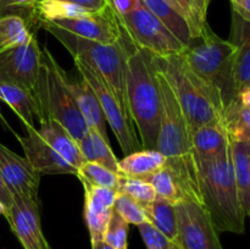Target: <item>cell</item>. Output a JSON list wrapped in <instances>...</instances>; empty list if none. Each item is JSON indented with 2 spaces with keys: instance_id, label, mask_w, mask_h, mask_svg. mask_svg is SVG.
Masks as SVG:
<instances>
[{
  "instance_id": "cell-42",
  "label": "cell",
  "mask_w": 250,
  "mask_h": 249,
  "mask_svg": "<svg viewBox=\"0 0 250 249\" xmlns=\"http://www.w3.org/2000/svg\"><path fill=\"white\" fill-rule=\"evenodd\" d=\"M238 98H239V100L242 102V104H244L246 106L250 107V89H247V90H244V92L239 93Z\"/></svg>"
},
{
  "instance_id": "cell-28",
  "label": "cell",
  "mask_w": 250,
  "mask_h": 249,
  "mask_svg": "<svg viewBox=\"0 0 250 249\" xmlns=\"http://www.w3.org/2000/svg\"><path fill=\"white\" fill-rule=\"evenodd\" d=\"M222 122L229 141L250 142V107L242 104L239 98L225 109Z\"/></svg>"
},
{
  "instance_id": "cell-16",
  "label": "cell",
  "mask_w": 250,
  "mask_h": 249,
  "mask_svg": "<svg viewBox=\"0 0 250 249\" xmlns=\"http://www.w3.org/2000/svg\"><path fill=\"white\" fill-rule=\"evenodd\" d=\"M84 189V220L90 236V243L104 241V234L114 211L117 190L97 187L81 181Z\"/></svg>"
},
{
  "instance_id": "cell-9",
  "label": "cell",
  "mask_w": 250,
  "mask_h": 249,
  "mask_svg": "<svg viewBox=\"0 0 250 249\" xmlns=\"http://www.w3.org/2000/svg\"><path fill=\"white\" fill-rule=\"evenodd\" d=\"M73 61L81 77L87 81L88 84L97 95L103 112H104L106 124L111 127L122 153L128 155V154L143 149L128 112L126 111L109 83L99 72H97L84 61L76 58H73Z\"/></svg>"
},
{
  "instance_id": "cell-44",
  "label": "cell",
  "mask_w": 250,
  "mask_h": 249,
  "mask_svg": "<svg viewBox=\"0 0 250 249\" xmlns=\"http://www.w3.org/2000/svg\"><path fill=\"white\" fill-rule=\"evenodd\" d=\"M92 249H114V248H111V247L107 246L104 241H102V242H97V243L92 244Z\"/></svg>"
},
{
  "instance_id": "cell-32",
  "label": "cell",
  "mask_w": 250,
  "mask_h": 249,
  "mask_svg": "<svg viewBox=\"0 0 250 249\" xmlns=\"http://www.w3.org/2000/svg\"><path fill=\"white\" fill-rule=\"evenodd\" d=\"M77 177L80 181H85L97 187L110 188L117 190L120 181V173L109 170L105 166L95 163L85 161L78 170Z\"/></svg>"
},
{
  "instance_id": "cell-37",
  "label": "cell",
  "mask_w": 250,
  "mask_h": 249,
  "mask_svg": "<svg viewBox=\"0 0 250 249\" xmlns=\"http://www.w3.org/2000/svg\"><path fill=\"white\" fill-rule=\"evenodd\" d=\"M109 4L120 16L134 11L142 5L141 0H109Z\"/></svg>"
},
{
  "instance_id": "cell-17",
  "label": "cell",
  "mask_w": 250,
  "mask_h": 249,
  "mask_svg": "<svg viewBox=\"0 0 250 249\" xmlns=\"http://www.w3.org/2000/svg\"><path fill=\"white\" fill-rule=\"evenodd\" d=\"M229 42L236 46L234 82L237 93L250 89V21L232 10Z\"/></svg>"
},
{
  "instance_id": "cell-29",
  "label": "cell",
  "mask_w": 250,
  "mask_h": 249,
  "mask_svg": "<svg viewBox=\"0 0 250 249\" xmlns=\"http://www.w3.org/2000/svg\"><path fill=\"white\" fill-rule=\"evenodd\" d=\"M167 2L187 22L193 39L198 38L208 24L210 0H167Z\"/></svg>"
},
{
  "instance_id": "cell-38",
  "label": "cell",
  "mask_w": 250,
  "mask_h": 249,
  "mask_svg": "<svg viewBox=\"0 0 250 249\" xmlns=\"http://www.w3.org/2000/svg\"><path fill=\"white\" fill-rule=\"evenodd\" d=\"M65 1L73 2V4L80 5V6L94 12L102 11L109 5V0H65Z\"/></svg>"
},
{
  "instance_id": "cell-21",
  "label": "cell",
  "mask_w": 250,
  "mask_h": 249,
  "mask_svg": "<svg viewBox=\"0 0 250 249\" xmlns=\"http://www.w3.org/2000/svg\"><path fill=\"white\" fill-rule=\"evenodd\" d=\"M42 138L73 167L80 170L81 166L85 163L77 142L55 120H44L41 122V128L38 129Z\"/></svg>"
},
{
  "instance_id": "cell-8",
  "label": "cell",
  "mask_w": 250,
  "mask_h": 249,
  "mask_svg": "<svg viewBox=\"0 0 250 249\" xmlns=\"http://www.w3.org/2000/svg\"><path fill=\"white\" fill-rule=\"evenodd\" d=\"M116 17L125 38L132 45L149 51L155 58L181 55L187 48L143 5L122 16L116 14Z\"/></svg>"
},
{
  "instance_id": "cell-12",
  "label": "cell",
  "mask_w": 250,
  "mask_h": 249,
  "mask_svg": "<svg viewBox=\"0 0 250 249\" xmlns=\"http://www.w3.org/2000/svg\"><path fill=\"white\" fill-rule=\"evenodd\" d=\"M14 204L5 214L11 231L23 249H53L44 237L38 202L12 195Z\"/></svg>"
},
{
  "instance_id": "cell-5",
  "label": "cell",
  "mask_w": 250,
  "mask_h": 249,
  "mask_svg": "<svg viewBox=\"0 0 250 249\" xmlns=\"http://www.w3.org/2000/svg\"><path fill=\"white\" fill-rule=\"evenodd\" d=\"M156 66L170 84L187 120L190 133L207 124H220L224 110L207 84L193 72L181 55L155 58Z\"/></svg>"
},
{
  "instance_id": "cell-26",
  "label": "cell",
  "mask_w": 250,
  "mask_h": 249,
  "mask_svg": "<svg viewBox=\"0 0 250 249\" xmlns=\"http://www.w3.org/2000/svg\"><path fill=\"white\" fill-rule=\"evenodd\" d=\"M29 10L38 22H54L59 20L76 19L94 12L65 0H37L36 4Z\"/></svg>"
},
{
  "instance_id": "cell-1",
  "label": "cell",
  "mask_w": 250,
  "mask_h": 249,
  "mask_svg": "<svg viewBox=\"0 0 250 249\" xmlns=\"http://www.w3.org/2000/svg\"><path fill=\"white\" fill-rule=\"evenodd\" d=\"M158 80L163 111L155 149L165 156V166L177 178L186 198L202 204L199 170L193 150L192 133L175 93L159 68Z\"/></svg>"
},
{
  "instance_id": "cell-45",
  "label": "cell",
  "mask_w": 250,
  "mask_h": 249,
  "mask_svg": "<svg viewBox=\"0 0 250 249\" xmlns=\"http://www.w3.org/2000/svg\"><path fill=\"white\" fill-rule=\"evenodd\" d=\"M5 214H6V207L0 202V216H1V215H4L5 216Z\"/></svg>"
},
{
  "instance_id": "cell-46",
  "label": "cell",
  "mask_w": 250,
  "mask_h": 249,
  "mask_svg": "<svg viewBox=\"0 0 250 249\" xmlns=\"http://www.w3.org/2000/svg\"><path fill=\"white\" fill-rule=\"evenodd\" d=\"M170 249H180V247H178L176 243H172V244H171V248Z\"/></svg>"
},
{
  "instance_id": "cell-24",
  "label": "cell",
  "mask_w": 250,
  "mask_h": 249,
  "mask_svg": "<svg viewBox=\"0 0 250 249\" xmlns=\"http://www.w3.org/2000/svg\"><path fill=\"white\" fill-rule=\"evenodd\" d=\"M78 146L85 161L99 164L119 173V160L110 148V142L98 131L88 128L87 134L78 142Z\"/></svg>"
},
{
  "instance_id": "cell-36",
  "label": "cell",
  "mask_w": 250,
  "mask_h": 249,
  "mask_svg": "<svg viewBox=\"0 0 250 249\" xmlns=\"http://www.w3.org/2000/svg\"><path fill=\"white\" fill-rule=\"evenodd\" d=\"M139 233L146 243V249H170L172 242L149 221L138 225Z\"/></svg>"
},
{
  "instance_id": "cell-47",
  "label": "cell",
  "mask_w": 250,
  "mask_h": 249,
  "mask_svg": "<svg viewBox=\"0 0 250 249\" xmlns=\"http://www.w3.org/2000/svg\"><path fill=\"white\" fill-rule=\"evenodd\" d=\"M127 249H128V248H127Z\"/></svg>"
},
{
  "instance_id": "cell-33",
  "label": "cell",
  "mask_w": 250,
  "mask_h": 249,
  "mask_svg": "<svg viewBox=\"0 0 250 249\" xmlns=\"http://www.w3.org/2000/svg\"><path fill=\"white\" fill-rule=\"evenodd\" d=\"M117 192L126 194L141 204L154 202L158 198L153 186L144 178L120 175Z\"/></svg>"
},
{
  "instance_id": "cell-31",
  "label": "cell",
  "mask_w": 250,
  "mask_h": 249,
  "mask_svg": "<svg viewBox=\"0 0 250 249\" xmlns=\"http://www.w3.org/2000/svg\"><path fill=\"white\" fill-rule=\"evenodd\" d=\"M144 180L148 181L155 189L156 195L160 199L166 200L173 205L180 204L181 202L186 200V195L183 194V190L178 183L177 178L173 176V173L168 170L166 166L158 170L156 172L151 173L150 176L146 177Z\"/></svg>"
},
{
  "instance_id": "cell-11",
  "label": "cell",
  "mask_w": 250,
  "mask_h": 249,
  "mask_svg": "<svg viewBox=\"0 0 250 249\" xmlns=\"http://www.w3.org/2000/svg\"><path fill=\"white\" fill-rule=\"evenodd\" d=\"M42 63L43 50L33 36L27 43L0 51V81L22 85L38 99Z\"/></svg>"
},
{
  "instance_id": "cell-23",
  "label": "cell",
  "mask_w": 250,
  "mask_h": 249,
  "mask_svg": "<svg viewBox=\"0 0 250 249\" xmlns=\"http://www.w3.org/2000/svg\"><path fill=\"white\" fill-rule=\"evenodd\" d=\"M166 159L156 149H141L119 160V173L128 177L146 178L163 168Z\"/></svg>"
},
{
  "instance_id": "cell-2",
  "label": "cell",
  "mask_w": 250,
  "mask_h": 249,
  "mask_svg": "<svg viewBox=\"0 0 250 249\" xmlns=\"http://www.w3.org/2000/svg\"><path fill=\"white\" fill-rule=\"evenodd\" d=\"M127 48V109L142 148L155 149L163 111L155 56L128 41Z\"/></svg>"
},
{
  "instance_id": "cell-40",
  "label": "cell",
  "mask_w": 250,
  "mask_h": 249,
  "mask_svg": "<svg viewBox=\"0 0 250 249\" xmlns=\"http://www.w3.org/2000/svg\"><path fill=\"white\" fill-rule=\"evenodd\" d=\"M229 1L232 4V10L250 21V0H229Z\"/></svg>"
},
{
  "instance_id": "cell-27",
  "label": "cell",
  "mask_w": 250,
  "mask_h": 249,
  "mask_svg": "<svg viewBox=\"0 0 250 249\" xmlns=\"http://www.w3.org/2000/svg\"><path fill=\"white\" fill-rule=\"evenodd\" d=\"M142 207L148 221L175 243L177 239V215L175 205L156 198L154 202L142 204Z\"/></svg>"
},
{
  "instance_id": "cell-34",
  "label": "cell",
  "mask_w": 250,
  "mask_h": 249,
  "mask_svg": "<svg viewBox=\"0 0 250 249\" xmlns=\"http://www.w3.org/2000/svg\"><path fill=\"white\" fill-rule=\"evenodd\" d=\"M114 211H116L129 225L138 226V225L148 221L141 203L119 192H117L116 199L114 203Z\"/></svg>"
},
{
  "instance_id": "cell-22",
  "label": "cell",
  "mask_w": 250,
  "mask_h": 249,
  "mask_svg": "<svg viewBox=\"0 0 250 249\" xmlns=\"http://www.w3.org/2000/svg\"><path fill=\"white\" fill-rule=\"evenodd\" d=\"M237 192L246 216H250V142L229 141Z\"/></svg>"
},
{
  "instance_id": "cell-15",
  "label": "cell",
  "mask_w": 250,
  "mask_h": 249,
  "mask_svg": "<svg viewBox=\"0 0 250 249\" xmlns=\"http://www.w3.org/2000/svg\"><path fill=\"white\" fill-rule=\"evenodd\" d=\"M0 172L12 195L38 202L41 175L34 171L26 158L17 155L0 143Z\"/></svg>"
},
{
  "instance_id": "cell-3",
  "label": "cell",
  "mask_w": 250,
  "mask_h": 249,
  "mask_svg": "<svg viewBox=\"0 0 250 249\" xmlns=\"http://www.w3.org/2000/svg\"><path fill=\"white\" fill-rule=\"evenodd\" d=\"M182 58L190 70L209 87L225 111L238 98L234 82L236 46L220 38L209 24L183 51Z\"/></svg>"
},
{
  "instance_id": "cell-19",
  "label": "cell",
  "mask_w": 250,
  "mask_h": 249,
  "mask_svg": "<svg viewBox=\"0 0 250 249\" xmlns=\"http://www.w3.org/2000/svg\"><path fill=\"white\" fill-rule=\"evenodd\" d=\"M0 100L9 105L24 126H33L34 117L42 120L41 106L33 92L16 83L0 81Z\"/></svg>"
},
{
  "instance_id": "cell-4",
  "label": "cell",
  "mask_w": 250,
  "mask_h": 249,
  "mask_svg": "<svg viewBox=\"0 0 250 249\" xmlns=\"http://www.w3.org/2000/svg\"><path fill=\"white\" fill-rule=\"evenodd\" d=\"M202 204L217 232L244 233L246 214L239 202L231 151L198 163Z\"/></svg>"
},
{
  "instance_id": "cell-39",
  "label": "cell",
  "mask_w": 250,
  "mask_h": 249,
  "mask_svg": "<svg viewBox=\"0 0 250 249\" xmlns=\"http://www.w3.org/2000/svg\"><path fill=\"white\" fill-rule=\"evenodd\" d=\"M0 202L6 207V211L12 207V204H14L12 193L10 192L9 187H7L6 182H5L4 177H2L1 172H0Z\"/></svg>"
},
{
  "instance_id": "cell-41",
  "label": "cell",
  "mask_w": 250,
  "mask_h": 249,
  "mask_svg": "<svg viewBox=\"0 0 250 249\" xmlns=\"http://www.w3.org/2000/svg\"><path fill=\"white\" fill-rule=\"evenodd\" d=\"M37 0H11V9L15 7H24V9H31Z\"/></svg>"
},
{
  "instance_id": "cell-20",
  "label": "cell",
  "mask_w": 250,
  "mask_h": 249,
  "mask_svg": "<svg viewBox=\"0 0 250 249\" xmlns=\"http://www.w3.org/2000/svg\"><path fill=\"white\" fill-rule=\"evenodd\" d=\"M192 143L197 164L214 160L229 149V138L224 124L199 127L193 132Z\"/></svg>"
},
{
  "instance_id": "cell-35",
  "label": "cell",
  "mask_w": 250,
  "mask_h": 249,
  "mask_svg": "<svg viewBox=\"0 0 250 249\" xmlns=\"http://www.w3.org/2000/svg\"><path fill=\"white\" fill-rule=\"evenodd\" d=\"M128 226L116 211H112L104 234V242L114 249H127L128 247Z\"/></svg>"
},
{
  "instance_id": "cell-43",
  "label": "cell",
  "mask_w": 250,
  "mask_h": 249,
  "mask_svg": "<svg viewBox=\"0 0 250 249\" xmlns=\"http://www.w3.org/2000/svg\"><path fill=\"white\" fill-rule=\"evenodd\" d=\"M7 10H11V0H0V16Z\"/></svg>"
},
{
  "instance_id": "cell-7",
  "label": "cell",
  "mask_w": 250,
  "mask_h": 249,
  "mask_svg": "<svg viewBox=\"0 0 250 249\" xmlns=\"http://www.w3.org/2000/svg\"><path fill=\"white\" fill-rule=\"evenodd\" d=\"M66 73L48 48L43 49L41 78L38 87V103L42 120H55L66 131L80 142L87 134L88 126L78 105L66 83Z\"/></svg>"
},
{
  "instance_id": "cell-25",
  "label": "cell",
  "mask_w": 250,
  "mask_h": 249,
  "mask_svg": "<svg viewBox=\"0 0 250 249\" xmlns=\"http://www.w3.org/2000/svg\"><path fill=\"white\" fill-rule=\"evenodd\" d=\"M141 4L148 9L156 19L163 22L164 26L175 34L176 38L186 46L193 41L189 26L182 16L171 6L167 0H141Z\"/></svg>"
},
{
  "instance_id": "cell-18",
  "label": "cell",
  "mask_w": 250,
  "mask_h": 249,
  "mask_svg": "<svg viewBox=\"0 0 250 249\" xmlns=\"http://www.w3.org/2000/svg\"><path fill=\"white\" fill-rule=\"evenodd\" d=\"M66 83H67L68 89L71 90L76 103H77L78 109H80L88 128L95 129L105 139L109 141L104 112H103L97 95L93 92L87 81L83 80L82 77L80 81H73L66 77Z\"/></svg>"
},
{
  "instance_id": "cell-6",
  "label": "cell",
  "mask_w": 250,
  "mask_h": 249,
  "mask_svg": "<svg viewBox=\"0 0 250 249\" xmlns=\"http://www.w3.org/2000/svg\"><path fill=\"white\" fill-rule=\"evenodd\" d=\"M39 23L70 51L72 58L84 61L97 72H99L109 83L126 111L128 112L126 98V70L128 48H127V39L125 38L124 34H122V38L116 43L104 44L88 41V39L68 33L55 27L50 22H39Z\"/></svg>"
},
{
  "instance_id": "cell-10",
  "label": "cell",
  "mask_w": 250,
  "mask_h": 249,
  "mask_svg": "<svg viewBox=\"0 0 250 249\" xmlns=\"http://www.w3.org/2000/svg\"><path fill=\"white\" fill-rule=\"evenodd\" d=\"M175 208L177 215L175 243L180 249H224L219 232L202 204L186 199Z\"/></svg>"
},
{
  "instance_id": "cell-13",
  "label": "cell",
  "mask_w": 250,
  "mask_h": 249,
  "mask_svg": "<svg viewBox=\"0 0 250 249\" xmlns=\"http://www.w3.org/2000/svg\"><path fill=\"white\" fill-rule=\"evenodd\" d=\"M50 23L68 33L98 43L112 44L122 38L116 14L110 4L102 11L76 19L59 20Z\"/></svg>"
},
{
  "instance_id": "cell-30",
  "label": "cell",
  "mask_w": 250,
  "mask_h": 249,
  "mask_svg": "<svg viewBox=\"0 0 250 249\" xmlns=\"http://www.w3.org/2000/svg\"><path fill=\"white\" fill-rule=\"evenodd\" d=\"M33 36L26 21L19 15L0 16V51L27 43Z\"/></svg>"
},
{
  "instance_id": "cell-14",
  "label": "cell",
  "mask_w": 250,
  "mask_h": 249,
  "mask_svg": "<svg viewBox=\"0 0 250 249\" xmlns=\"http://www.w3.org/2000/svg\"><path fill=\"white\" fill-rule=\"evenodd\" d=\"M24 137L14 133L23 149L24 158L39 175H78V170L59 155L41 137L34 126H24Z\"/></svg>"
}]
</instances>
